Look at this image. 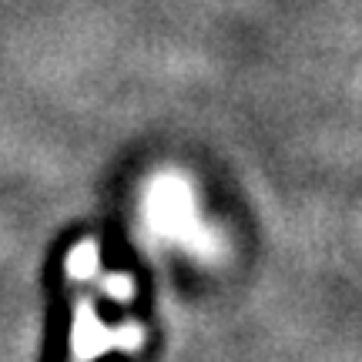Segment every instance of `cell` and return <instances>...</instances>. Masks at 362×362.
<instances>
[{"label":"cell","instance_id":"1","mask_svg":"<svg viewBox=\"0 0 362 362\" xmlns=\"http://www.w3.org/2000/svg\"><path fill=\"white\" fill-rule=\"evenodd\" d=\"M144 342V329L138 322H128L121 329H104V322L98 319V312L88 298H81L74 305V332H71V349L78 362H90L98 359L107 349H124L134 352L141 349Z\"/></svg>","mask_w":362,"mask_h":362},{"label":"cell","instance_id":"2","mask_svg":"<svg viewBox=\"0 0 362 362\" xmlns=\"http://www.w3.org/2000/svg\"><path fill=\"white\" fill-rule=\"evenodd\" d=\"M98 269H101L98 238H81L78 245L71 248V255L64 259V275L71 282H90V279H98Z\"/></svg>","mask_w":362,"mask_h":362},{"label":"cell","instance_id":"3","mask_svg":"<svg viewBox=\"0 0 362 362\" xmlns=\"http://www.w3.org/2000/svg\"><path fill=\"white\" fill-rule=\"evenodd\" d=\"M101 288H104V296L121 302V305H128L131 298H134V279H131L128 272H117V275H111V279H104Z\"/></svg>","mask_w":362,"mask_h":362}]
</instances>
